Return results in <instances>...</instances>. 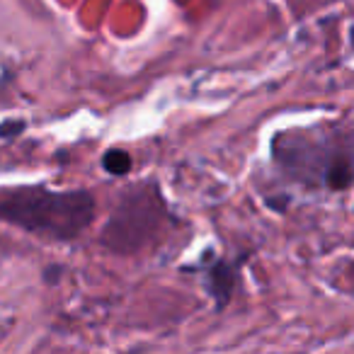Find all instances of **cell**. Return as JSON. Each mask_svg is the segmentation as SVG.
Segmentation results:
<instances>
[{
	"label": "cell",
	"mask_w": 354,
	"mask_h": 354,
	"mask_svg": "<svg viewBox=\"0 0 354 354\" xmlns=\"http://www.w3.org/2000/svg\"><path fill=\"white\" fill-rule=\"evenodd\" d=\"M245 262V257L241 260H226V257H216L212 265H207L202 270V284L207 289V294L214 299V308L223 310L231 304L233 294L238 289V277H241V267Z\"/></svg>",
	"instance_id": "4"
},
{
	"label": "cell",
	"mask_w": 354,
	"mask_h": 354,
	"mask_svg": "<svg viewBox=\"0 0 354 354\" xmlns=\"http://www.w3.org/2000/svg\"><path fill=\"white\" fill-rule=\"evenodd\" d=\"M97 202L88 189L20 185L0 189V221L49 241H75L93 223Z\"/></svg>",
	"instance_id": "1"
},
{
	"label": "cell",
	"mask_w": 354,
	"mask_h": 354,
	"mask_svg": "<svg viewBox=\"0 0 354 354\" xmlns=\"http://www.w3.org/2000/svg\"><path fill=\"white\" fill-rule=\"evenodd\" d=\"M25 129H27L25 119H8V122L0 124V138H3V141H12V138L20 136Z\"/></svg>",
	"instance_id": "6"
},
{
	"label": "cell",
	"mask_w": 354,
	"mask_h": 354,
	"mask_svg": "<svg viewBox=\"0 0 354 354\" xmlns=\"http://www.w3.org/2000/svg\"><path fill=\"white\" fill-rule=\"evenodd\" d=\"M102 167L109 172V175L124 177L131 172L133 160L127 151H122V148H109V151H104V156H102Z\"/></svg>",
	"instance_id": "5"
},
{
	"label": "cell",
	"mask_w": 354,
	"mask_h": 354,
	"mask_svg": "<svg viewBox=\"0 0 354 354\" xmlns=\"http://www.w3.org/2000/svg\"><path fill=\"white\" fill-rule=\"evenodd\" d=\"M296 141L286 133L274 138L272 153L277 165L289 175L299 177L310 187H328L333 192L352 187L354 183V153L330 141H310L304 131H294Z\"/></svg>",
	"instance_id": "2"
},
{
	"label": "cell",
	"mask_w": 354,
	"mask_h": 354,
	"mask_svg": "<svg viewBox=\"0 0 354 354\" xmlns=\"http://www.w3.org/2000/svg\"><path fill=\"white\" fill-rule=\"evenodd\" d=\"M165 216V202L158 197L156 187L129 189L127 194H122V202L102 228L100 241L112 252L131 255L156 238Z\"/></svg>",
	"instance_id": "3"
}]
</instances>
